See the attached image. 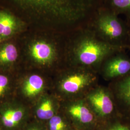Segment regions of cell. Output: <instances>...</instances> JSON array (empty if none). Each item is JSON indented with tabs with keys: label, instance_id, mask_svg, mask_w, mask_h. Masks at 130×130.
<instances>
[{
	"label": "cell",
	"instance_id": "obj_8",
	"mask_svg": "<svg viewBox=\"0 0 130 130\" xmlns=\"http://www.w3.org/2000/svg\"><path fill=\"white\" fill-rule=\"evenodd\" d=\"M17 37L0 42V69H11L22 56L20 45L15 40Z\"/></svg>",
	"mask_w": 130,
	"mask_h": 130
},
{
	"label": "cell",
	"instance_id": "obj_15",
	"mask_svg": "<svg viewBox=\"0 0 130 130\" xmlns=\"http://www.w3.org/2000/svg\"><path fill=\"white\" fill-rule=\"evenodd\" d=\"M47 130H72V125L69 120L56 114L45 124Z\"/></svg>",
	"mask_w": 130,
	"mask_h": 130
},
{
	"label": "cell",
	"instance_id": "obj_1",
	"mask_svg": "<svg viewBox=\"0 0 130 130\" xmlns=\"http://www.w3.org/2000/svg\"><path fill=\"white\" fill-rule=\"evenodd\" d=\"M105 0H0L28 28L64 33L89 25Z\"/></svg>",
	"mask_w": 130,
	"mask_h": 130
},
{
	"label": "cell",
	"instance_id": "obj_5",
	"mask_svg": "<svg viewBox=\"0 0 130 130\" xmlns=\"http://www.w3.org/2000/svg\"><path fill=\"white\" fill-rule=\"evenodd\" d=\"M30 120L29 110L23 102L13 99L0 103V130H21Z\"/></svg>",
	"mask_w": 130,
	"mask_h": 130
},
{
	"label": "cell",
	"instance_id": "obj_21",
	"mask_svg": "<svg viewBox=\"0 0 130 130\" xmlns=\"http://www.w3.org/2000/svg\"><path fill=\"white\" fill-rule=\"evenodd\" d=\"M72 130H76V129H72Z\"/></svg>",
	"mask_w": 130,
	"mask_h": 130
},
{
	"label": "cell",
	"instance_id": "obj_16",
	"mask_svg": "<svg viewBox=\"0 0 130 130\" xmlns=\"http://www.w3.org/2000/svg\"><path fill=\"white\" fill-rule=\"evenodd\" d=\"M107 8L118 15L124 14L129 19H130V0H107Z\"/></svg>",
	"mask_w": 130,
	"mask_h": 130
},
{
	"label": "cell",
	"instance_id": "obj_13",
	"mask_svg": "<svg viewBox=\"0 0 130 130\" xmlns=\"http://www.w3.org/2000/svg\"><path fill=\"white\" fill-rule=\"evenodd\" d=\"M130 72V59L125 56H115L107 64L106 73L109 77H123Z\"/></svg>",
	"mask_w": 130,
	"mask_h": 130
},
{
	"label": "cell",
	"instance_id": "obj_19",
	"mask_svg": "<svg viewBox=\"0 0 130 130\" xmlns=\"http://www.w3.org/2000/svg\"><path fill=\"white\" fill-rule=\"evenodd\" d=\"M106 130H130V127L120 122H116L108 126Z\"/></svg>",
	"mask_w": 130,
	"mask_h": 130
},
{
	"label": "cell",
	"instance_id": "obj_7",
	"mask_svg": "<svg viewBox=\"0 0 130 130\" xmlns=\"http://www.w3.org/2000/svg\"><path fill=\"white\" fill-rule=\"evenodd\" d=\"M68 114L77 130H90L95 125V118L90 109L82 104H76L68 109Z\"/></svg>",
	"mask_w": 130,
	"mask_h": 130
},
{
	"label": "cell",
	"instance_id": "obj_3",
	"mask_svg": "<svg viewBox=\"0 0 130 130\" xmlns=\"http://www.w3.org/2000/svg\"><path fill=\"white\" fill-rule=\"evenodd\" d=\"M78 30L80 36L75 42L73 53L76 60L82 64H96L119 48L99 37L89 25Z\"/></svg>",
	"mask_w": 130,
	"mask_h": 130
},
{
	"label": "cell",
	"instance_id": "obj_20",
	"mask_svg": "<svg viewBox=\"0 0 130 130\" xmlns=\"http://www.w3.org/2000/svg\"><path fill=\"white\" fill-rule=\"evenodd\" d=\"M129 20L130 22V19H129ZM127 28H128V37L129 38L130 42V24L129 25V27L127 26Z\"/></svg>",
	"mask_w": 130,
	"mask_h": 130
},
{
	"label": "cell",
	"instance_id": "obj_2",
	"mask_svg": "<svg viewBox=\"0 0 130 130\" xmlns=\"http://www.w3.org/2000/svg\"><path fill=\"white\" fill-rule=\"evenodd\" d=\"M53 31L28 28L21 36V55L34 65L48 66L55 62L58 56L56 42L50 37Z\"/></svg>",
	"mask_w": 130,
	"mask_h": 130
},
{
	"label": "cell",
	"instance_id": "obj_17",
	"mask_svg": "<svg viewBox=\"0 0 130 130\" xmlns=\"http://www.w3.org/2000/svg\"><path fill=\"white\" fill-rule=\"evenodd\" d=\"M11 86L12 80L9 76L0 73V103L9 93Z\"/></svg>",
	"mask_w": 130,
	"mask_h": 130
},
{
	"label": "cell",
	"instance_id": "obj_12",
	"mask_svg": "<svg viewBox=\"0 0 130 130\" xmlns=\"http://www.w3.org/2000/svg\"><path fill=\"white\" fill-rule=\"evenodd\" d=\"M92 77L87 74L71 75L63 79L59 87L61 91L67 93H77L91 82Z\"/></svg>",
	"mask_w": 130,
	"mask_h": 130
},
{
	"label": "cell",
	"instance_id": "obj_14",
	"mask_svg": "<svg viewBox=\"0 0 130 130\" xmlns=\"http://www.w3.org/2000/svg\"><path fill=\"white\" fill-rule=\"evenodd\" d=\"M117 84V95L126 110L130 113V72Z\"/></svg>",
	"mask_w": 130,
	"mask_h": 130
},
{
	"label": "cell",
	"instance_id": "obj_4",
	"mask_svg": "<svg viewBox=\"0 0 130 130\" xmlns=\"http://www.w3.org/2000/svg\"><path fill=\"white\" fill-rule=\"evenodd\" d=\"M89 25L99 37L116 46L119 47L118 42L128 37L127 26L117 14L103 5L96 12Z\"/></svg>",
	"mask_w": 130,
	"mask_h": 130
},
{
	"label": "cell",
	"instance_id": "obj_9",
	"mask_svg": "<svg viewBox=\"0 0 130 130\" xmlns=\"http://www.w3.org/2000/svg\"><path fill=\"white\" fill-rule=\"evenodd\" d=\"M45 82L39 75H28L24 78L20 86V93L26 99L31 100L39 96L44 90Z\"/></svg>",
	"mask_w": 130,
	"mask_h": 130
},
{
	"label": "cell",
	"instance_id": "obj_10",
	"mask_svg": "<svg viewBox=\"0 0 130 130\" xmlns=\"http://www.w3.org/2000/svg\"><path fill=\"white\" fill-rule=\"evenodd\" d=\"M94 110L99 117L106 118L114 109V105L110 96L105 91L99 90L90 94L88 96Z\"/></svg>",
	"mask_w": 130,
	"mask_h": 130
},
{
	"label": "cell",
	"instance_id": "obj_11",
	"mask_svg": "<svg viewBox=\"0 0 130 130\" xmlns=\"http://www.w3.org/2000/svg\"><path fill=\"white\" fill-rule=\"evenodd\" d=\"M56 103L55 100L49 95L40 98L33 109L35 120L45 124L56 113Z\"/></svg>",
	"mask_w": 130,
	"mask_h": 130
},
{
	"label": "cell",
	"instance_id": "obj_6",
	"mask_svg": "<svg viewBox=\"0 0 130 130\" xmlns=\"http://www.w3.org/2000/svg\"><path fill=\"white\" fill-rule=\"evenodd\" d=\"M28 28V24L22 19L0 6V42L19 37Z\"/></svg>",
	"mask_w": 130,
	"mask_h": 130
},
{
	"label": "cell",
	"instance_id": "obj_18",
	"mask_svg": "<svg viewBox=\"0 0 130 130\" xmlns=\"http://www.w3.org/2000/svg\"><path fill=\"white\" fill-rule=\"evenodd\" d=\"M21 130H47L44 123L34 120L29 121Z\"/></svg>",
	"mask_w": 130,
	"mask_h": 130
}]
</instances>
